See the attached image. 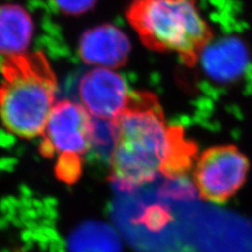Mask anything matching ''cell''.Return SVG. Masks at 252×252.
Returning a JSON list of instances; mask_svg holds the SVG:
<instances>
[{
  "mask_svg": "<svg viewBox=\"0 0 252 252\" xmlns=\"http://www.w3.org/2000/svg\"><path fill=\"white\" fill-rule=\"evenodd\" d=\"M130 51L128 37L113 25L100 26L86 32L79 43L82 61L94 67H121L127 62Z\"/></svg>",
  "mask_w": 252,
  "mask_h": 252,
  "instance_id": "obj_7",
  "label": "cell"
},
{
  "mask_svg": "<svg viewBox=\"0 0 252 252\" xmlns=\"http://www.w3.org/2000/svg\"><path fill=\"white\" fill-rule=\"evenodd\" d=\"M94 137V118L80 102L60 100L47 119L40 152L47 159L56 158V176L73 184L81 176L82 160Z\"/></svg>",
  "mask_w": 252,
  "mask_h": 252,
  "instance_id": "obj_4",
  "label": "cell"
},
{
  "mask_svg": "<svg viewBox=\"0 0 252 252\" xmlns=\"http://www.w3.org/2000/svg\"><path fill=\"white\" fill-rule=\"evenodd\" d=\"M0 121L20 139L42 136L56 104L58 81L41 52L4 58L0 66Z\"/></svg>",
  "mask_w": 252,
  "mask_h": 252,
  "instance_id": "obj_2",
  "label": "cell"
},
{
  "mask_svg": "<svg viewBox=\"0 0 252 252\" xmlns=\"http://www.w3.org/2000/svg\"><path fill=\"white\" fill-rule=\"evenodd\" d=\"M125 79L115 69L94 67L86 72L78 85L82 106L94 118L113 121L127 105L130 96Z\"/></svg>",
  "mask_w": 252,
  "mask_h": 252,
  "instance_id": "obj_6",
  "label": "cell"
},
{
  "mask_svg": "<svg viewBox=\"0 0 252 252\" xmlns=\"http://www.w3.org/2000/svg\"><path fill=\"white\" fill-rule=\"evenodd\" d=\"M110 124L109 180L119 190L130 192L159 175L183 179L192 168L198 145L183 127L166 123L154 93L131 92L127 105Z\"/></svg>",
  "mask_w": 252,
  "mask_h": 252,
  "instance_id": "obj_1",
  "label": "cell"
},
{
  "mask_svg": "<svg viewBox=\"0 0 252 252\" xmlns=\"http://www.w3.org/2000/svg\"><path fill=\"white\" fill-rule=\"evenodd\" d=\"M33 35V20L22 7L0 6V56L9 58L29 52Z\"/></svg>",
  "mask_w": 252,
  "mask_h": 252,
  "instance_id": "obj_9",
  "label": "cell"
},
{
  "mask_svg": "<svg viewBox=\"0 0 252 252\" xmlns=\"http://www.w3.org/2000/svg\"><path fill=\"white\" fill-rule=\"evenodd\" d=\"M126 18L148 50L177 54L188 67L214 39L195 0H131Z\"/></svg>",
  "mask_w": 252,
  "mask_h": 252,
  "instance_id": "obj_3",
  "label": "cell"
},
{
  "mask_svg": "<svg viewBox=\"0 0 252 252\" xmlns=\"http://www.w3.org/2000/svg\"><path fill=\"white\" fill-rule=\"evenodd\" d=\"M249 168L247 156L235 145H216L205 149L193 171L199 196L210 203H226L246 183Z\"/></svg>",
  "mask_w": 252,
  "mask_h": 252,
  "instance_id": "obj_5",
  "label": "cell"
},
{
  "mask_svg": "<svg viewBox=\"0 0 252 252\" xmlns=\"http://www.w3.org/2000/svg\"><path fill=\"white\" fill-rule=\"evenodd\" d=\"M206 76L219 84H232L244 76L250 64L248 47L241 39L226 37L210 42L201 55Z\"/></svg>",
  "mask_w": 252,
  "mask_h": 252,
  "instance_id": "obj_8",
  "label": "cell"
}]
</instances>
